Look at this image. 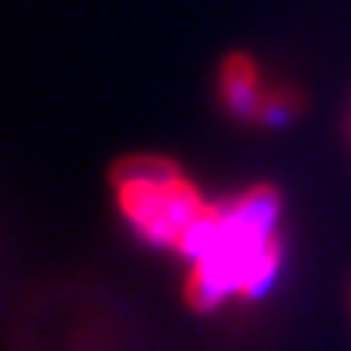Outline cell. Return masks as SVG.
<instances>
[{
  "label": "cell",
  "instance_id": "2",
  "mask_svg": "<svg viewBox=\"0 0 351 351\" xmlns=\"http://www.w3.org/2000/svg\"><path fill=\"white\" fill-rule=\"evenodd\" d=\"M117 205L128 224L152 246L178 252L213 210L194 180L160 155H133L114 169Z\"/></svg>",
  "mask_w": 351,
  "mask_h": 351
},
{
  "label": "cell",
  "instance_id": "3",
  "mask_svg": "<svg viewBox=\"0 0 351 351\" xmlns=\"http://www.w3.org/2000/svg\"><path fill=\"white\" fill-rule=\"evenodd\" d=\"M221 100L241 119H260L269 89H263L260 69L246 53H232L221 64Z\"/></svg>",
  "mask_w": 351,
  "mask_h": 351
},
{
  "label": "cell",
  "instance_id": "1",
  "mask_svg": "<svg viewBox=\"0 0 351 351\" xmlns=\"http://www.w3.org/2000/svg\"><path fill=\"white\" fill-rule=\"evenodd\" d=\"M280 213L282 199L269 186L213 205L180 249L191 263L186 282L191 307L213 310L230 299H257L271 288L282 263Z\"/></svg>",
  "mask_w": 351,
  "mask_h": 351
}]
</instances>
